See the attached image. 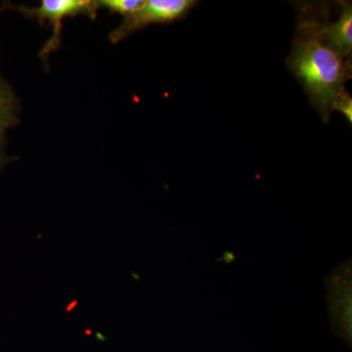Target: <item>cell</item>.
<instances>
[{
  "label": "cell",
  "mask_w": 352,
  "mask_h": 352,
  "mask_svg": "<svg viewBox=\"0 0 352 352\" xmlns=\"http://www.w3.org/2000/svg\"><path fill=\"white\" fill-rule=\"evenodd\" d=\"M19 122V104L12 87L0 76V140Z\"/></svg>",
  "instance_id": "8992f818"
},
{
  "label": "cell",
  "mask_w": 352,
  "mask_h": 352,
  "mask_svg": "<svg viewBox=\"0 0 352 352\" xmlns=\"http://www.w3.org/2000/svg\"><path fill=\"white\" fill-rule=\"evenodd\" d=\"M342 6V14L336 22H330L329 9L323 14L320 34L323 43L342 58L351 57L352 4L351 1H337Z\"/></svg>",
  "instance_id": "5b68a950"
},
{
  "label": "cell",
  "mask_w": 352,
  "mask_h": 352,
  "mask_svg": "<svg viewBox=\"0 0 352 352\" xmlns=\"http://www.w3.org/2000/svg\"><path fill=\"white\" fill-rule=\"evenodd\" d=\"M8 162L9 157L6 153V143H4L3 139V140H0V171L8 164Z\"/></svg>",
  "instance_id": "9c48e42d"
},
{
  "label": "cell",
  "mask_w": 352,
  "mask_h": 352,
  "mask_svg": "<svg viewBox=\"0 0 352 352\" xmlns=\"http://www.w3.org/2000/svg\"><path fill=\"white\" fill-rule=\"evenodd\" d=\"M198 4L196 0H147L138 10L124 17L109 38L111 43H118L147 25L170 24L182 20Z\"/></svg>",
  "instance_id": "3957f363"
},
{
  "label": "cell",
  "mask_w": 352,
  "mask_h": 352,
  "mask_svg": "<svg viewBox=\"0 0 352 352\" xmlns=\"http://www.w3.org/2000/svg\"><path fill=\"white\" fill-rule=\"evenodd\" d=\"M98 8H104L109 12L120 14L126 17L135 12L144 4V0H97Z\"/></svg>",
  "instance_id": "52a82bcc"
},
{
  "label": "cell",
  "mask_w": 352,
  "mask_h": 352,
  "mask_svg": "<svg viewBox=\"0 0 352 352\" xmlns=\"http://www.w3.org/2000/svg\"><path fill=\"white\" fill-rule=\"evenodd\" d=\"M327 7L319 2L296 4V32L286 60L324 122L330 120L333 101L352 76L351 57H340L322 41L320 24Z\"/></svg>",
  "instance_id": "6da1fadb"
},
{
  "label": "cell",
  "mask_w": 352,
  "mask_h": 352,
  "mask_svg": "<svg viewBox=\"0 0 352 352\" xmlns=\"http://www.w3.org/2000/svg\"><path fill=\"white\" fill-rule=\"evenodd\" d=\"M17 10L28 18L38 21L39 25L47 22L52 25V36L39 52V57L46 63L48 57L58 50L61 44L63 21L82 15L94 20L97 17L99 8L95 0H43L38 6H20Z\"/></svg>",
  "instance_id": "7a4b0ae2"
},
{
  "label": "cell",
  "mask_w": 352,
  "mask_h": 352,
  "mask_svg": "<svg viewBox=\"0 0 352 352\" xmlns=\"http://www.w3.org/2000/svg\"><path fill=\"white\" fill-rule=\"evenodd\" d=\"M333 110L339 111L349 120V124H352V98L346 88L336 97Z\"/></svg>",
  "instance_id": "ba28073f"
},
{
  "label": "cell",
  "mask_w": 352,
  "mask_h": 352,
  "mask_svg": "<svg viewBox=\"0 0 352 352\" xmlns=\"http://www.w3.org/2000/svg\"><path fill=\"white\" fill-rule=\"evenodd\" d=\"M329 312L336 335L351 344V263L339 264L326 280Z\"/></svg>",
  "instance_id": "277c9868"
}]
</instances>
